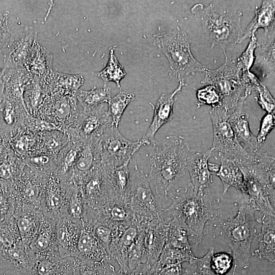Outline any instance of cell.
I'll return each mask as SVG.
<instances>
[{
  "instance_id": "5",
  "label": "cell",
  "mask_w": 275,
  "mask_h": 275,
  "mask_svg": "<svg viewBox=\"0 0 275 275\" xmlns=\"http://www.w3.org/2000/svg\"><path fill=\"white\" fill-rule=\"evenodd\" d=\"M128 166L131 187L128 205L132 213L133 223L145 231L149 227L165 222L163 208L154 195L136 158L132 157Z\"/></svg>"
},
{
  "instance_id": "26",
  "label": "cell",
  "mask_w": 275,
  "mask_h": 275,
  "mask_svg": "<svg viewBox=\"0 0 275 275\" xmlns=\"http://www.w3.org/2000/svg\"><path fill=\"white\" fill-rule=\"evenodd\" d=\"M168 232V222L149 227L145 230L144 246L147 263L151 267L158 262L166 245Z\"/></svg>"
},
{
  "instance_id": "27",
  "label": "cell",
  "mask_w": 275,
  "mask_h": 275,
  "mask_svg": "<svg viewBox=\"0 0 275 275\" xmlns=\"http://www.w3.org/2000/svg\"><path fill=\"white\" fill-rule=\"evenodd\" d=\"M263 215L257 219L262 223L261 230L258 235L259 246L252 254L259 260L275 261V215Z\"/></svg>"
},
{
  "instance_id": "49",
  "label": "cell",
  "mask_w": 275,
  "mask_h": 275,
  "mask_svg": "<svg viewBox=\"0 0 275 275\" xmlns=\"http://www.w3.org/2000/svg\"><path fill=\"white\" fill-rule=\"evenodd\" d=\"M273 113H267L261 121L260 126L256 139L260 146L264 143L270 132L275 126Z\"/></svg>"
},
{
  "instance_id": "15",
  "label": "cell",
  "mask_w": 275,
  "mask_h": 275,
  "mask_svg": "<svg viewBox=\"0 0 275 275\" xmlns=\"http://www.w3.org/2000/svg\"><path fill=\"white\" fill-rule=\"evenodd\" d=\"M87 206L97 208L112 199L103 176L101 165L94 169L78 185Z\"/></svg>"
},
{
  "instance_id": "23",
  "label": "cell",
  "mask_w": 275,
  "mask_h": 275,
  "mask_svg": "<svg viewBox=\"0 0 275 275\" xmlns=\"http://www.w3.org/2000/svg\"><path fill=\"white\" fill-rule=\"evenodd\" d=\"M52 57L51 52L36 41L25 61L23 67L33 78L42 80L53 71Z\"/></svg>"
},
{
  "instance_id": "43",
  "label": "cell",
  "mask_w": 275,
  "mask_h": 275,
  "mask_svg": "<svg viewBox=\"0 0 275 275\" xmlns=\"http://www.w3.org/2000/svg\"><path fill=\"white\" fill-rule=\"evenodd\" d=\"M145 231H142L131 245L127 257L128 272H133L141 264L147 263V257L144 246Z\"/></svg>"
},
{
  "instance_id": "9",
  "label": "cell",
  "mask_w": 275,
  "mask_h": 275,
  "mask_svg": "<svg viewBox=\"0 0 275 275\" xmlns=\"http://www.w3.org/2000/svg\"><path fill=\"white\" fill-rule=\"evenodd\" d=\"M213 128L212 155L240 163L250 160L253 155L245 150L236 139L229 122L228 114L222 106L212 107L210 112Z\"/></svg>"
},
{
  "instance_id": "1",
  "label": "cell",
  "mask_w": 275,
  "mask_h": 275,
  "mask_svg": "<svg viewBox=\"0 0 275 275\" xmlns=\"http://www.w3.org/2000/svg\"><path fill=\"white\" fill-rule=\"evenodd\" d=\"M190 147L180 136L168 135L156 141L148 156L149 180L161 199H172L181 188Z\"/></svg>"
},
{
  "instance_id": "28",
  "label": "cell",
  "mask_w": 275,
  "mask_h": 275,
  "mask_svg": "<svg viewBox=\"0 0 275 275\" xmlns=\"http://www.w3.org/2000/svg\"><path fill=\"white\" fill-rule=\"evenodd\" d=\"M5 98L11 101H23V93L33 77L23 67L3 71Z\"/></svg>"
},
{
  "instance_id": "19",
  "label": "cell",
  "mask_w": 275,
  "mask_h": 275,
  "mask_svg": "<svg viewBox=\"0 0 275 275\" xmlns=\"http://www.w3.org/2000/svg\"><path fill=\"white\" fill-rule=\"evenodd\" d=\"M101 165L100 139H94L84 143L73 169V179L79 183L94 169Z\"/></svg>"
},
{
  "instance_id": "47",
  "label": "cell",
  "mask_w": 275,
  "mask_h": 275,
  "mask_svg": "<svg viewBox=\"0 0 275 275\" xmlns=\"http://www.w3.org/2000/svg\"><path fill=\"white\" fill-rule=\"evenodd\" d=\"M257 92V101L262 109L267 113L274 112V99L265 86L260 81L255 88Z\"/></svg>"
},
{
  "instance_id": "16",
  "label": "cell",
  "mask_w": 275,
  "mask_h": 275,
  "mask_svg": "<svg viewBox=\"0 0 275 275\" xmlns=\"http://www.w3.org/2000/svg\"><path fill=\"white\" fill-rule=\"evenodd\" d=\"M75 257L96 262L112 261L105 246L94 235L93 225L85 218L81 219V231Z\"/></svg>"
},
{
  "instance_id": "20",
  "label": "cell",
  "mask_w": 275,
  "mask_h": 275,
  "mask_svg": "<svg viewBox=\"0 0 275 275\" xmlns=\"http://www.w3.org/2000/svg\"><path fill=\"white\" fill-rule=\"evenodd\" d=\"M81 231V224L68 216L61 219L57 226L59 256L62 258L75 257Z\"/></svg>"
},
{
  "instance_id": "36",
  "label": "cell",
  "mask_w": 275,
  "mask_h": 275,
  "mask_svg": "<svg viewBox=\"0 0 275 275\" xmlns=\"http://www.w3.org/2000/svg\"><path fill=\"white\" fill-rule=\"evenodd\" d=\"M168 232L165 246L178 249L191 248L188 240V227L180 218L173 217L168 222Z\"/></svg>"
},
{
  "instance_id": "48",
  "label": "cell",
  "mask_w": 275,
  "mask_h": 275,
  "mask_svg": "<svg viewBox=\"0 0 275 275\" xmlns=\"http://www.w3.org/2000/svg\"><path fill=\"white\" fill-rule=\"evenodd\" d=\"M93 225V232L96 237L105 246L109 254L112 239V228L102 222L96 221ZM110 255V254H109Z\"/></svg>"
},
{
  "instance_id": "13",
  "label": "cell",
  "mask_w": 275,
  "mask_h": 275,
  "mask_svg": "<svg viewBox=\"0 0 275 275\" xmlns=\"http://www.w3.org/2000/svg\"><path fill=\"white\" fill-rule=\"evenodd\" d=\"M37 33L32 27L12 32L3 47V71L23 67L25 61L34 43L37 41Z\"/></svg>"
},
{
  "instance_id": "22",
  "label": "cell",
  "mask_w": 275,
  "mask_h": 275,
  "mask_svg": "<svg viewBox=\"0 0 275 275\" xmlns=\"http://www.w3.org/2000/svg\"><path fill=\"white\" fill-rule=\"evenodd\" d=\"M274 1H263L260 8L255 11L254 18L243 31L239 43L248 38L256 36L258 29L264 30L267 36L274 35Z\"/></svg>"
},
{
  "instance_id": "30",
  "label": "cell",
  "mask_w": 275,
  "mask_h": 275,
  "mask_svg": "<svg viewBox=\"0 0 275 275\" xmlns=\"http://www.w3.org/2000/svg\"><path fill=\"white\" fill-rule=\"evenodd\" d=\"M254 68L263 77L274 72V35L267 36L266 42L257 43L254 50Z\"/></svg>"
},
{
  "instance_id": "10",
  "label": "cell",
  "mask_w": 275,
  "mask_h": 275,
  "mask_svg": "<svg viewBox=\"0 0 275 275\" xmlns=\"http://www.w3.org/2000/svg\"><path fill=\"white\" fill-rule=\"evenodd\" d=\"M80 113L76 94L57 92L46 96L35 117L48 122L58 130L66 131L76 124Z\"/></svg>"
},
{
  "instance_id": "11",
  "label": "cell",
  "mask_w": 275,
  "mask_h": 275,
  "mask_svg": "<svg viewBox=\"0 0 275 275\" xmlns=\"http://www.w3.org/2000/svg\"><path fill=\"white\" fill-rule=\"evenodd\" d=\"M101 164L119 167L129 163L143 147L140 140L132 142L124 137L117 127L107 125L100 137Z\"/></svg>"
},
{
  "instance_id": "17",
  "label": "cell",
  "mask_w": 275,
  "mask_h": 275,
  "mask_svg": "<svg viewBox=\"0 0 275 275\" xmlns=\"http://www.w3.org/2000/svg\"><path fill=\"white\" fill-rule=\"evenodd\" d=\"M128 164L119 167L101 164L103 176L111 197L127 205L131 187Z\"/></svg>"
},
{
  "instance_id": "18",
  "label": "cell",
  "mask_w": 275,
  "mask_h": 275,
  "mask_svg": "<svg viewBox=\"0 0 275 275\" xmlns=\"http://www.w3.org/2000/svg\"><path fill=\"white\" fill-rule=\"evenodd\" d=\"M212 156L211 150L190 154L188 156L186 170L189 173L191 184L194 190L203 194L211 185L212 173L209 168L208 160Z\"/></svg>"
},
{
  "instance_id": "42",
  "label": "cell",
  "mask_w": 275,
  "mask_h": 275,
  "mask_svg": "<svg viewBox=\"0 0 275 275\" xmlns=\"http://www.w3.org/2000/svg\"><path fill=\"white\" fill-rule=\"evenodd\" d=\"M194 256L191 248L178 249L165 246L156 264L161 267L180 264L188 262Z\"/></svg>"
},
{
  "instance_id": "53",
  "label": "cell",
  "mask_w": 275,
  "mask_h": 275,
  "mask_svg": "<svg viewBox=\"0 0 275 275\" xmlns=\"http://www.w3.org/2000/svg\"><path fill=\"white\" fill-rule=\"evenodd\" d=\"M30 219V218L23 216L19 217L17 221L18 227L23 235L29 234L33 227V223Z\"/></svg>"
},
{
  "instance_id": "57",
  "label": "cell",
  "mask_w": 275,
  "mask_h": 275,
  "mask_svg": "<svg viewBox=\"0 0 275 275\" xmlns=\"http://www.w3.org/2000/svg\"><path fill=\"white\" fill-rule=\"evenodd\" d=\"M68 275H73L72 272Z\"/></svg>"
},
{
  "instance_id": "8",
  "label": "cell",
  "mask_w": 275,
  "mask_h": 275,
  "mask_svg": "<svg viewBox=\"0 0 275 275\" xmlns=\"http://www.w3.org/2000/svg\"><path fill=\"white\" fill-rule=\"evenodd\" d=\"M201 81L213 86L219 93L221 106L231 114L237 107L244 105L250 95L244 82L241 70L236 60L225 59L223 65L214 70L207 69Z\"/></svg>"
},
{
  "instance_id": "2",
  "label": "cell",
  "mask_w": 275,
  "mask_h": 275,
  "mask_svg": "<svg viewBox=\"0 0 275 275\" xmlns=\"http://www.w3.org/2000/svg\"><path fill=\"white\" fill-rule=\"evenodd\" d=\"M235 164L243 176L240 196L255 211L266 216L275 215L270 201H274V157L259 151L250 160Z\"/></svg>"
},
{
  "instance_id": "44",
  "label": "cell",
  "mask_w": 275,
  "mask_h": 275,
  "mask_svg": "<svg viewBox=\"0 0 275 275\" xmlns=\"http://www.w3.org/2000/svg\"><path fill=\"white\" fill-rule=\"evenodd\" d=\"M213 254L214 248L211 247L203 257L197 258L194 256L191 258L185 269L187 275H217L211 266V257Z\"/></svg>"
},
{
  "instance_id": "29",
  "label": "cell",
  "mask_w": 275,
  "mask_h": 275,
  "mask_svg": "<svg viewBox=\"0 0 275 275\" xmlns=\"http://www.w3.org/2000/svg\"><path fill=\"white\" fill-rule=\"evenodd\" d=\"M73 257H37L29 275H68L72 272Z\"/></svg>"
},
{
  "instance_id": "38",
  "label": "cell",
  "mask_w": 275,
  "mask_h": 275,
  "mask_svg": "<svg viewBox=\"0 0 275 275\" xmlns=\"http://www.w3.org/2000/svg\"><path fill=\"white\" fill-rule=\"evenodd\" d=\"M47 95L42 88L39 79L33 77L25 87L23 93V101L30 116L34 117L36 116Z\"/></svg>"
},
{
  "instance_id": "32",
  "label": "cell",
  "mask_w": 275,
  "mask_h": 275,
  "mask_svg": "<svg viewBox=\"0 0 275 275\" xmlns=\"http://www.w3.org/2000/svg\"><path fill=\"white\" fill-rule=\"evenodd\" d=\"M70 141L65 131L60 130L44 131L38 134L37 148L35 154L44 153L57 156Z\"/></svg>"
},
{
  "instance_id": "33",
  "label": "cell",
  "mask_w": 275,
  "mask_h": 275,
  "mask_svg": "<svg viewBox=\"0 0 275 275\" xmlns=\"http://www.w3.org/2000/svg\"><path fill=\"white\" fill-rule=\"evenodd\" d=\"M25 165L10 147L0 156V182L9 185L23 172Z\"/></svg>"
},
{
  "instance_id": "35",
  "label": "cell",
  "mask_w": 275,
  "mask_h": 275,
  "mask_svg": "<svg viewBox=\"0 0 275 275\" xmlns=\"http://www.w3.org/2000/svg\"><path fill=\"white\" fill-rule=\"evenodd\" d=\"M219 159L221 164L215 174L223 183V194L224 195L231 187H234L241 191L243 182L242 172L233 160L225 158Z\"/></svg>"
},
{
  "instance_id": "56",
  "label": "cell",
  "mask_w": 275,
  "mask_h": 275,
  "mask_svg": "<svg viewBox=\"0 0 275 275\" xmlns=\"http://www.w3.org/2000/svg\"><path fill=\"white\" fill-rule=\"evenodd\" d=\"M236 267H237V265L236 264H235L234 267H233V272L232 273V275H235V271H236Z\"/></svg>"
},
{
  "instance_id": "52",
  "label": "cell",
  "mask_w": 275,
  "mask_h": 275,
  "mask_svg": "<svg viewBox=\"0 0 275 275\" xmlns=\"http://www.w3.org/2000/svg\"><path fill=\"white\" fill-rule=\"evenodd\" d=\"M10 13L8 11H0V53L11 34L9 27Z\"/></svg>"
},
{
  "instance_id": "6",
  "label": "cell",
  "mask_w": 275,
  "mask_h": 275,
  "mask_svg": "<svg viewBox=\"0 0 275 275\" xmlns=\"http://www.w3.org/2000/svg\"><path fill=\"white\" fill-rule=\"evenodd\" d=\"M236 215L224 222L222 233L233 253V259L241 267H249L252 242L256 236L255 210L240 196L236 200Z\"/></svg>"
},
{
  "instance_id": "4",
  "label": "cell",
  "mask_w": 275,
  "mask_h": 275,
  "mask_svg": "<svg viewBox=\"0 0 275 275\" xmlns=\"http://www.w3.org/2000/svg\"><path fill=\"white\" fill-rule=\"evenodd\" d=\"M191 12L201 21L211 47H221L225 59H228L227 49L239 43L243 34L240 25L242 13L225 10L212 4L205 6L200 3L195 5Z\"/></svg>"
},
{
  "instance_id": "37",
  "label": "cell",
  "mask_w": 275,
  "mask_h": 275,
  "mask_svg": "<svg viewBox=\"0 0 275 275\" xmlns=\"http://www.w3.org/2000/svg\"><path fill=\"white\" fill-rule=\"evenodd\" d=\"M109 261H89L73 257V275H112L115 270Z\"/></svg>"
},
{
  "instance_id": "31",
  "label": "cell",
  "mask_w": 275,
  "mask_h": 275,
  "mask_svg": "<svg viewBox=\"0 0 275 275\" xmlns=\"http://www.w3.org/2000/svg\"><path fill=\"white\" fill-rule=\"evenodd\" d=\"M38 134L24 127L20 128L10 139L9 146L15 155L23 160L36 153Z\"/></svg>"
},
{
  "instance_id": "39",
  "label": "cell",
  "mask_w": 275,
  "mask_h": 275,
  "mask_svg": "<svg viewBox=\"0 0 275 275\" xmlns=\"http://www.w3.org/2000/svg\"><path fill=\"white\" fill-rule=\"evenodd\" d=\"M115 49V46L109 48V59L107 64L97 75L104 81L105 84L109 81H113L116 84L117 88L120 89V81L126 76V73L116 57Z\"/></svg>"
},
{
  "instance_id": "46",
  "label": "cell",
  "mask_w": 275,
  "mask_h": 275,
  "mask_svg": "<svg viewBox=\"0 0 275 275\" xmlns=\"http://www.w3.org/2000/svg\"><path fill=\"white\" fill-rule=\"evenodd\" d=\"M233 257L227 252L213 254L211 257V266L217 275L226 274L232 268Z\"/></svg>"
},
{
  "instance_id": "55",
  "label": "cell",
  "mask_w": 275,
  "mask_h": 275,
  "mask_svg": "<svg viewBox=\"0 0 275 275\" xmlns=\"http://www.w3.org/2000/svg\"><path fill=\"white\" fill-rule=\"evenodd\" d=\"M112 275H135L132 272H124L120 270L116 271V269L114 271Z\"/></svg>"
},
{
  "instance_id": "50",
  "label": "cell",
  "mask_w": 275,
  "mask_h": 275,
  "mask_svg": "<svg viewBox=\"0 0 275 275\" xmlns=\"http://www.w3.org/2000/svg\"><path fill=\"white\" fill-rule=\"evenodd\" d=\"M51 229L41 228L39 236L32 243V248L38 252L46 251L51 245L52 241Z\"/></svg>"
},
{
  "instance_id": "40",
  "label": "cell",
  "mask_w": 275,
  "mask_h": 275,
  "mask_svg": "<svg viewBox=\"0 0 275 275\" xmlns=\"http://www.w3.org/2000/svg\"><path fill=\"white\" fill-rule=\"evenodd\" d=\"M56 157L47 153H39L22 161L25 166L33 172L49 176L54 172Z\"/></svg>"
},
{
  "instance_id": "34",
  "label": "cell",
  "mask_w": 275,
  "mask_h": 275,
  "mask_svg": "<svg viewBox=\"0 0 275 275\" xmlns=\"http://www.w3.org/2000/svg\"><path fill=\"white\" fill-rule=\"evenodd\" d=\"M78 104L82 111L92 110L108 103L111 99V89L104 84L102 88L94 87L90 90H79L76 93Z\"/></svg>"
},
{
  "instance_id": "3",
  "label": "cell",
  "mask_w": 275,
  "mask_h": 275,
  "mask_svg": "<svg viewBox=\"0 0 275 275\" xmlns=\"http://www.w3.org/2000/svg\"><path fill=\"white\" fill-rule=\"evenodd\" d=\"M171 199V205L163 208V214L183 219L188 227L189 242L197 245L202 240L207 222L215 215L217 201L205 192L196 193L191 183L180 189Z\"/></svg>"
},
{
  "instance_id": "21",
  "label": "cell",
  "mask_w": 275,
  "mask_h": 275,
  "mask_svg": "<svg viewBox=\"0 0 275 275\" xmlns=\"http://www.w3.org/2000/svg\"><path fill=\"white\" fill-rule=\"evenodd\" d=\"M243 106L237 107L229 115L228 120L239 143L245 150L253 154L259 152L261 146L251 131L249 115L243 110Z\"/></svg>"
},
{
  "instance_id": "7",
  "label": "cell",
  "mask_w": 275,
  "mask_h": 275,
  "mask_svg": "<svg viewBox=\"0 0 275 275\" xmlns=\"http://www.w3.org/2000/svg\"><path fill=\"white\" fill-rule=\"evenodd\" d=\"M154 43L168 59L172 78L181 80L208 69L195 58L186 33L178 26L156 34Z\"/></svg>"
},
{
  "instance_id": "45",
  "label": "cell",
  "mask_w": 275,
  "mask_h": 275,
  "mask_svg": "<svg viewBox=\"0 0 275 275\" xmlns=\"http://www.w3.org/2000/svg\"><path fill=\"white\" fill-rule=\"evenodd\" d=\"M198 107L202 105H209L212 107L221 106L222 99L217 90L211 85H207L197 90Z\"/></svg>"
},
{
  "instance_id": "51",
  "label": "cell",
  "mask_w": 275,
  "mask_h": 275,
  "mask_svg": "<svg viewBox=\"0 0 275 275\" xmlns=\"http://www.w3.org/2000/svg\"><path fill=\"white\" fill-rule=\"evenodd\" d=\"M14 200L8 185L0 182V219L7 214Z\"/></svg>"
},
{
  "instance_id": "25",
  "label": "cell",
  "mask_w": 275,
  "mask_h": 275,
  "mask_svg": "<svg viewBox=\"0 0 275 275\" xmlns=\"http://www.w3.org/2000/svg\"><path fill=\"white\" fill-rule=\"evenodd\" d=\"M84 77L80 74H69L52 71L40 84L47 94L53 92L76 94L84 82Z\"/></svg>"
},
{
  "instance_id": "14",
  "label": "cell",
  "mask_w": 275,
  "mask_h": 275,
  "mask_svg": "<svg viewBox=\"0 0 275 275\" xmlns=\"http://www.w3.org/2000/svg\"><path fill=\"white\" fill-rule=\"evenodd\" d=\"M186 85L183 80H179L177 88L171 93H163L154 106L152 122L140 141L143 146L153 144L155 136L158 130L166 123L172 120L174 116V98Z\"/></svg>"
},
{
  "instance_id": "41",
  "label": "cell",
  "mask_w": 275,
  "mask_h": 275,
  "mask_svg": "<svg viewBox=\"0 0 275 275\" xmlns=\"http://www.w3.org/2000/svg\"><path fill=\"white\" fill-rule=\"evenodd\" d=\"M134 97L132 93L120 92L111 98L107 103V113L112 118V125L118 127L125 109Z\"/></svg>"
},
{
  "instance_id": "54",
  "label": "cell",
  "mask_w": 275,
  "mask_h": 275,
  "mask_svg": "<svg viewBox=\"0 0 275 275\" xmlns=\"http://www.w3.org/2000/svg\"><path fill=\"white\" fill-rule=\"evenodd\" d=\"M10 138L6 135L0 133V156L10 147L9 141Z\"/></svg>"
},
{
  "instance_id": "24",
  "label": "cell",
  "mask_w": 275,
  "mask_h": 275,
  "mask_svg": "<svg viewBox=\"0 0 275 275\" xmlns=\"http://www.w3.org/2000/svg\"><path fill=\"white\" fill-rule=\"evenodd\" d=\"M85 143L70 140L56 157L54 174L62 180L74 182L73 169Z\"/></svg>"
},
{
  "instance_id": "12",
  "label": "cell",
  "mask_w": 275,
  "mask_h": 275,
  "mask_svg": "<svg viewBox=\"0 0 275 275\" xmlns=\"http://www.w3.org/2000/svg\"><path fill=\"white\" fill-rule=\"evenodd\" d=\"M107 109V104L104 103L89 111L80 110L76 124L65 131L70 140L85 143L100 139L105 127L112 125Z\"/></svg>"
}]
</instances>
